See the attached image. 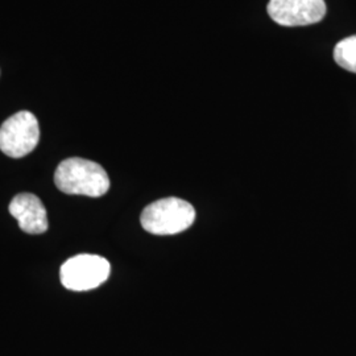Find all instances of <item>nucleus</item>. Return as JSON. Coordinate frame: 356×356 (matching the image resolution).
I'll use <instances>...</instances> for the list:
<instances>
[{"label":"nucleus","instance_id":"5","mask_svg":"<svg viewBox=\"0 0 356 356\" xmlns=\"http://www.w3.org/2000/svg\"><path fill=\"white\" fill-rule=\"evenodd\" d=\"M268 15L282 26H305L319 23L326 15L325 0H269Z\"/></svg>","mask_w":356,"mask_h":356},{"label":"nucleus","instance_id":"3","mask_svg":"<svg viewBox=\"0 0 356 356\" xmlns=\"http://www.w3.org/2000/svg\"><path fill=\"white\" fill-rule=\"evenodd\" d=\"M111 272L108 260L98 254H82L65 261L60 270V279L66 289L73 292H88L107 281Z\"/></svg>","mask_w":356,"mask_h":356},{"label":"nucleus","instance_id":"4","mask_svg":"<svg viewBox=\"0 0 356 356\" xmlns=\"http://www.w3.org/2000/svg\"><path fill=\"white\" fill-rule=\"evenodd\" d=\"M40 127L36 116L20 111L8 118L0 127V149L13 159H22L38 147Z\"/></svg>","mask_w":356,"mask_h":356},{"label":"nucleus","instance_id":"7","mask_svg":"<svg viewBox=\"0 0 356 356\" xmlns=\"http://www.w3.org/2000/svg\"><path fill=\"white\" fill-rule=\"evenodd\" d=\"M335 63L356 74V35L341 40L334 48Z\"/></svg>","mask_w":356,"mask_h":356},{"label":"nucleus","instance_id":"1","mask_svg":"<svg viewBox=\"0 0 356 356\" xmlns=\"http://www.w3.org/2000/svg\"><path fill=\"white\" fill-rule=\"evenodd\" d=\"M56 186L65 194L102 197L110 189V178L94 161L72 157L64 160L54 173Z\"/></svg>","mask_w":356,"mask_h":356},{"label":"nucleus","instance_id":"2","mask_svg":"<svg viewBox=\"0 0 356 356\" xmlns=\"http://www.w3.org/2000/svg\"><path fill=\"white\" fill-rule=\"evenodd\" d=\"M195 209L189 202L169 197L147 206L141 213L143 229L153 235H176L193 226Z\"/></svg>","mask_w":356,"mask_h":356},{"label":"nucleus","instance_id":"6","mask_svg":"<svg viewBox=\"0 0 356 356\" xmlns=\"http://www.w3.org/2000/svg\"><path fill=\"white\" fill-rule=\"evenodd\" d=\"M8 210L17 220L19 227L26 234H44L49 227L47 209L35 194L22 193L16 195Z\"/></svg>","mask_w":356,"mask_h":356}]
</instances>
